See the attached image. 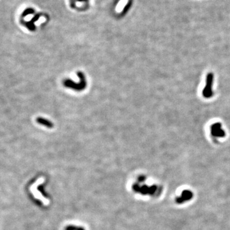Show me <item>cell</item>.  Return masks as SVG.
Here are the masks:
<instances>
[{"label": "cell", "instance_id": "cell-1", "mask_svg": "<svg viewBox=\"0 0 230 230\" xmlns=\"http://www.w3.org/2000/svg\"><path fill=\"white\" fill-rule=\"evenodd\" d=\"M77 74L80 79L79 83H75L74 81L71 79H65L63 82L64 86L76 91H81L85 89L86 86V82L84 74L82 72L79 71L77 72Z\"/></svg>", "mask_w": 230, "mask_h": 230}, {"label": "cell", "instance_id": "cell-2", "mask_svg": "<svg viewBox=\"0 0 230 230\" xmlns=\"http://www.w3.org/2000/svg\"><path fill=\"white\" fill-rule=\"evenodd\" d=\"M213 80V75L212 73L208 74L206 79V85L204 89L203 90V96L206 99H209L213 95L212 85Z\"/></svg>", "mask_w": 230, "mask_h": 230}, {"label": "cell", "instance_id": "cell-3", "mask_svg": "<svg viewBox=\"0 0 230 230\" xmlns=\"http://www.w3.org/2000/svg\"><path fill=\"white\" fill-rule=\"evenodd\" d=\"M211 134L215 138H223L226 135L224 130L222 129L221 124L219 122L213 124L211 126Z\"/></svg>", "mask_w": 230, "mask_h": 230}, {"label": "cell", "instance_id": "cell-4", "mask_svg": "<svg viewBox=\"0 0 230 230\" xmlns=\"http://www.w3.org/2000/svg\"><path fill=\"white\" fill-rule=\"evenodd\" d=\"M193 196V194L191 191L185 190L182 193L181 196L177 198L176 201H177V202L179 204L183 203L184 202H185L191 199Z\"/></svg>", "mask_w": 230, "mask_h": 230}, {"label": "cell", "instance_id": "cell-5", "mask_svg": "<svg viewBox=\"0 0 230 230\" xmlns=\"http://www.w3.org/2000/svg\"><path fill=\"white\" fill-rule=\"evenodd\" d=\"M37 122L40 125H44V126H45L47 128H49V129L52 128L53 126H54L53 124L51 122V121H50L49 120H48L47 119L42 118V117H38L37 118Z\"/></svg>", "mask_w": 230, "mask_h": 230}, {"label": "cell", "instance_id": "cell-6", "mask_svg": "<svg viewBox=\"0 0 230 230\" xmlns=\"http://www.w3.org/2000/svg\"><path fill=\"white\" fill-rule=\"evenodd\" d=\"M34 12H35V10L33 8H26L23 11V12L22 13V17H24L28 16L30 14H33Z\"/></svg>", "mask_w": 230, "mask_h": 230}, {"label": "cell", "instance_id": "cell-7", "mask_svg": "<svg viewBox=\"0 0 230 230\" xmlns=\"http://www.w3.org/2000/svg\"><path fill=\"white\" fill-rule=\"evenodd\" d=\"M25 26L27 27V28H28L30 30H31V31H32V32H33L35 30V24H34V23H33V22H32L31 21H30V22H26L25 23Z\"/></svg>", "mask_w": 230, "mask_h": 230}, {"label": "cell", "instance_id": "cell-8", "mask_svg": "<svg viewBox=\"0 0 230 230\" xmlns=\"http://www.w3.org/2000/svg\"><path fill=\"white\" fill-rule=\"evenodd\" d=\"M130 7V3H127V4L126 5V6L124 7V10H123L122 14H125V13H127V11H128V10L129 9Z\"/></svg>", "mask_w": 230, "mask_h": 230}, {"label": "cell", "instance_id": "cell-9", "mask_svg": "<svg viewBox=\"0 0 230 230\" xmlns=\"http://www.w3.org/2000/svg\"><path fill=\"white\" fill-rule=\"evenodd\" d=\"M39 17H40V15H39V14H38V15H37V16H34V17H33V19L31 20V22H33V23H34L35 22L37 21V20L39 19Z\"/></svg>", "mask_w": 230, "mask_h": 230}, {"label": "cell", "instance_id": "cell-10", "mask_svg": "<svg viewBox=\"0 0 230 230\" xmlns=\"http://www.w3.org/2000/svg\"><path fill=\"white\" fill-rule=\"evenodd\" d=\"M76 1V0H70V3H71V8H74L75 7V5H76V4H75Z\"/></svg>", "mask_w": 230, "mask_h": 230}, {"label": "cell", "instance_id": "cell-11", "mask_svg": "<svg viewBox=\"0 0 230 230\" xmlns=\"http://www.w3.org/2000/svg\"><path fill=\"white\" fill-rule=\"evenodd\" d=\"M76 1H77L79 2H86L87 0H76Z\"/></svg>", "mask_w": 230, "mask_h": 230}]
</instances>
